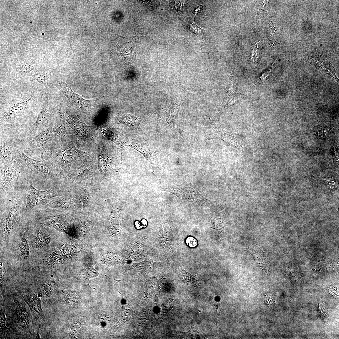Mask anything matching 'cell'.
Masks as SVG:
<instances>
[{"mask_svg": "<svg viewBox=\"0 0 339 339\" xmlns=\"http://www.w3.org/2000/svg\"><path fill=\"white\" fill-rule=\"evenodd\" d=\"M19 69V71L22 73L30 74L31 75L34 72H33V68L31 65L29 63H22L20 66Z\"/></svg>", "mask_w": 339, "mask_h": 339, "instance_id": "44dd1931", "label": "cell"}, {"mask_svg": "<svg viewBox=\"0 0 339 339\" xmlns=\"http://www.w3.org/2000/svg\"><path fill=\"white\" fill-rule=\"evenodd\" d=\"M270 71H271V68H270V69H268V70H267L266 72H264L261 76L260 78L261 79L260 80L261 81L264 80H265V79L266 78V77H267L268 75V74L270 72Z\"/></svg>", "mask_w": 339, "mask_h": 339, "instance_id": "cb8c5ba5", "label": "cell"}, {"mask_svg": "<svg viewBox=\"0 0 339 339\" xmlns=\"http://www.w3.org/2000/svg\"><path fill=\"white\" fill-rule=\"evenodd\" d=\"M51 130L48 129L41 131L35 136L28 138V142L34 147H43L49 140Z\"/></svg>", "mask_w": 339, "mask_h": 339, "instance_id": "8fae6325", "label": "cell"}, {"mask_svg": "<svg viewBox=\"0 0 339 339\" xmlns=\"http://www.w3.org/2000/svg\"><path fill=\"white\" fill-rule=\"evenodd\" d=\"M14 162L3 163L4 165L1 166V193L11 191L16 185L20 173Z\"/></svg>", "mask_w": 339, "mask_h": 339, "instance_id": "3957f363", "label": "cell"}, {"mask_svg": "<svg viewBox=\"0 0 339 339\" xmlns=\"http://www.w3.org/2000/svg\"><path fill=\"white\" fill-rule=\"evenodd\" d=\"M185 333L189 336H190L191 337H204L201 333V332L197 328L196 325H194L193 324L192 325L191 329L188 332H185Z\"/></svg>", "mask_w": 339, "mask_h": 339, "instance_id": "d6986e66", "label": "cell"}, {"mask_svg": "<svg viewBox=\"0 0 339 339\" xmlns=\"http://www.w3.org/2000/svg\"><path fill=\"white\" fill-rule=\"evenodd\" d=\"M31 76L35 80L40 84H45L48 82L47 77L43 73L34 72Z\"/></svg>", "mask_w": 339, "mask_h": 339, "instance_id": "ac0fdd59", "label": "cell"}, {"mask_svg": "<svg viewBox=\"0 0 339 339\" xmlns=\"http://www.w3.org/2000/svg\"><path fill=\"white\" fill-rule=\"evenodd\" d=\"M179 107L176 104H172L166 108L163 112L162 117L168 123L171 128L175 126V121L177 116Z\"/></svg>", "mask_w": 339, "mask_h": 339, "instance_id": "7c38bea8", "label": "cell"}, {"mask_svg": "<svg viewBox=\"0 0 339 339\" xmlns=\"http://www.w3.org/2000/svg\"><path fill=\"white\" fill-rule=\"evenodd\" d=\"M22 201L15 198L9 200L1 206L3 211L2 227L6 234L10 233L14 228L20 212L23 211Z\"/></svg>", "mask_w": 339, "mask_h": 339, "instance_id": "7a4b0ae2", "label": "cell"}, {"mask_svg": "<svg viewBox=\"0 0 339 339\" xmlns=\"http://www.w3.org/2000/svg\"><path fill=\"white\" fill-rule=\"evenodd\" d=\"M189 27L190 30L197 35H201L206 32L205 30L201 28L195 24L194 18L193 21L190 24Z\"/></svg>", "mask_w": 339, "mask_h": 339, "instance_id": "ffe728a7", "label": "cell"}, {"mask_svg": "<svg viewBox=\"0 0 339 339\" xmlns=\"http://www.w3.org/2000/svg\"><path fill=\"white\" fill-rule=\"evenodd\" d=\"M126 146H129L140 153L151 163H155L157 161L155 152L146 144L139 142L133 141Z\"/></svg>", "mask_w": 339, "mask_h": 339, "instance_id": "9c48e42d", "label": "cell"}, {"mask_svg": "<svg viewBox=\"0 0 339 339\" xmlns=\"http://www.w3.org/2000/svg\"><path fill=\"white\" fill-rule=\"evenodd\" d=\"M52 84L64 94L71 105L79 109H82L89 107L98 100H91L83 99L82 96L75 93L64 82L55 81Z\"/></svg>", "mask_w": 339, "mask_h": 339, "instance_id": "5b68a950", "label": "cell"}, {"mask_svg": "<svg viewBox=\"0 0 339 339\" xmlns=\"http://www.w3.org/2000/svg\"><path fill=\"white\" fill-rule=\"evenodd\" d=\"M0 155L1 160L4 163L14 162L11 149L8 143L4 141H0Z\"/></svg>", "mask_w": 339, "mask_h": 339, "instance_id": "9a60e30c", "label": "cell"}, {"mask_svg": "<svg viewBox=\"0 0 339 339\" xmlns=\"http://www.w3.org/2000/svg\"><path fill=\"white\" fill-rule=\"evenodd\" d=\"M17 153L16 160L22 165L28 168L34 173L44 178H49L51 176V171L49 164L44 161L31 158L22 151H18Z\"/></svg>", "mask_w": 339, "mask_h": 339, "instance_id": "277c9868", "label": "cell"}, {"mask_svg": "<svg viewBox=\"0 0 339 339\" xmlns=\"http://www.w3.org/2000/svg\"><path fill=\"white\" fill-rule=\"evenodd\" d=\"M305 60L315 67L318 70L332 77L337 81L338 79L336 76L335 70L328 60L315 53L309 54L305 57Z\"/></svg>", "mask_w": 339, "mask_h": 339, "instance_id": "8992f818", "label": "cell"}, {"mask_svg": "<svg viewBox=\"0 0 339 339\" xmlns=\"http://www.w3.org/2000/svg\"><path fill=\"white\" fill-rule=\"evenodd\" d=\"M180 269V277L183 282L196 288H198L200 283L199 280L196 275H192L186 272L182 267Z\"/></svg>", "mask_w": 339, "mask_h": 339, "instance_id": "5bb4252c", "label": "cell"}, {"mask_svg": "<svg viewBox=\"0 0 339 339\" xmlns=\"http://www.w3.org/2000/svg\"><path fill=\"white\" fill-rule=\"evenodd\" d=\"M186 244L189 247L194 248L197 245V241L196 239L192 236L188 237L186 240Z\"/></svg>", "mask_w": 339, "mask_h": 339, "instance_id": "603a6c76", "label": "cell"}, {"mask_svg": "<svg viewBox=\"0 0 339 339\" xmlns=\"http://www.w3.org/2000/svg\"><path fill=\"white\" fill-rule=\"evenodd\" d=\"M75 151L67 148L64 150L62 155V159L63 163L66 165H70L74 159Z\"/></svg>", "mask_w": 339, "mask_h": 339, "instance_id": "e0dca14e", "label": "cell"}, {"mask_svg": "<svg viewBox=\"0 0 339 339\" xmlns=\"http://www.w3.org/2000/svg\"><path fill=\"white\" fill-rule=\"evenodd\" d=\"M202 5H200L197 6L196 7V9L194 10V13L195 14H196L198 13L201 12L202 9Z\"/></svg>", "mask_w": 339, "mask_h": 339, "instance_id": "d4e9b609", "label": "cell"}, {"mask_svg": "<svg viewBox=\"0 0 339 339\" xmlns=\"http://www.w3.org/2000/svg\"><path fill=\"white\" fill-rule=\"evenodd\" d=\"M214 306H215V307H216V312H217V310H218V306H219V304L218 303V304H214Z\"/></svg>", "mask_w": 339, "mask_h": 339, "instance_id": "484cf974", "label": "cell"}, {"mask_svg": "<svg viewBox=\"0 0 339 339\" xmlns=\"http://www.w3.org/2000/svg\"><path fill=\"white\" fill-rule=\"evenodd\" d=\"M60 193L59 191L53 187L44 190L37 189L30 182L23 202V211L30 210L38 205H47L51 198L60 195Z\"/></svg>", "mask_w": 339, "mask_h": 339, "instance_id": "6da1fadb", "label": "cell"}, {"mask_svg": "<svg viewBox=\"0 0 339 339\" xmlns=\"http://www.w3.org/2000/svg\"><path fill=\"white\" fill-rule=\"evenodd\" d=\"M52 208L68 209L72 206L71 202L64 197H54L51 198L47 205Z\"/></svg>", "mask_w": 339, "mask_h": 339, "instance_id": "4fadbf2b", "label": "cell"}, {"mask_svg": "<svg viewBox=\"0 0 339 339\" xmlns=\"http://www.w3.org/2000/svg\"><path fill=\"white\" fill-rule=\"evenodd\" d=\"M246 250L252 255L256 266L267 272L269 263L266 254L261 250H252L246 249Z\"/></svg>", "mask_w": 339, "mask_h": 339, "instance_id": "30bf717a", "label": "cell"}, {"mask_svg": "<svg viewBox=\"0 0 339 339\" xmlns=\"http://www.w3.org/2000/svg\"><path fill=\"white\" fill-rule=\"evenodd\" d=\"M29 96H26L19 102L8 108L3 116L6 121L14 119L23 113L29 106L32 101Z\"/></svg>", "mask_w": 339, "mask_h": 339, "instance_id": "52a82bcc", "label": "cell"}, {"mask_svg": "<svg viewBox=\"0 0 339 339\" xmlns=\"http://www.w3.org/2000/svg\"><path fill=\"white\" fill-rule=\"evenodd\" d=\"M43 103L36 121L30 127L31 132L37 130L46 122L49 117L48 99L46 94L42 97Z\"/></svg>", "mask_w": 339, "mask_h": 339, "instance_id": "ba28073f", "label": "cell"}, {"mask_svg": "<svg viewBox=\"0 0 339 339\" xmlns=\"http://www.w3.org/2000/svg\"><path fill=\"white\" fill-rule=\"evenodd\" d=\"M121 122L128 126H134L139 124L143 119L137 117L132 114H124L120 117Z\"/></svg>", "mask_w": 339, "mask_h": 339, "instance_id": "2e32d148", "label": "cell"}, {"mask_svg": "<svg viewBox=\"0 0 339 339\" xmlns=\"http://www.w3.org/2000/svg\"><path fill=\"white\" fill-rule=\"evenodd\" d=\"M53 131L57 133L62 138L64 137L67 133L66 128L62 126H60L56 128H55L53 129Z\"/></svg>", "mask_w": 339, "mask_h": 339, "instance_id": "7402d4cb", "label": "cell"}]
</instances>
